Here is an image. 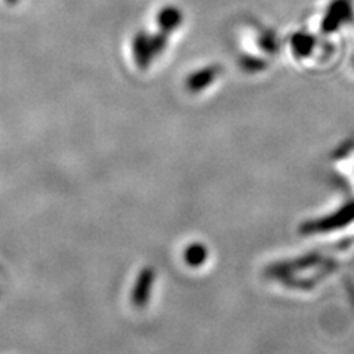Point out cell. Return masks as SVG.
<instances>
[{"instance_id":"obj_1","label":"cell","mask_w":354,"mask_h":354,"mask_svg":"<svg viewBox=\"0 0 354 354\" xmlns=\"http://www.w3.org/2000/svg\"><path fill=\"white\" fill-rule=\"evenodd\" d=\"M133 52H135V58L139 66H147L149 64V61L152 59V57L158 55L162 50L164 41L162 39H153L149 40L145 35H139L133 43Z\"/></svg>"},{"instance_id":"obj_2","label":"cell","mask_w":354,"mask_h":354,"mask_svg":"<svg viewBox=\"0 0 354 354\" xmlns=\"http://www.w3.org/2000/svg\"><path fill=\"white\" fill-rule=\"evenodd\" d=\"M180 22H182L180 10L177 8H173V6L164 8L158 15V24H160L161 30L165 32H170V31L176 30L180 26Z\"/></svg>"},{"instance_id":"obj_3","label":"cell","mask_w":354,"mask_h":354,"mask_svg":"<svg viewBox=\"0 0 354 354\" xmlns=\"http://www.w3.org/2000/svg\"><path fill=\"white\" fill-rule=\"evenodd\" d=\"M5 2H6L8 5H12V6H14V5L18 3V0H5Z\"/></svg>"}]
</instances>
